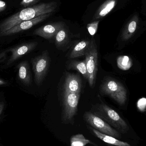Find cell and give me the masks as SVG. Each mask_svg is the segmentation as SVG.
Listing matches in <instances>:
<instances>
[{
  "label": "cell",
  "mask_w": 146,
  "mask_h": 146,
  "mask_svg": "<svg viewBox=\"0 0 146 146\" xmlns=\"http://www.w3.org/2000/svg\"><path fill=\"white\" fill-rule=\"evenodd\" d=\"M57 7L55 2L42 3L28 7L11 15L0 24V34L23 21L29 20L43 15L53 13Z\"/></svg>",
  "instance_id": "1"
},
{
  "label": "cell",
  "mask_w": 146,
  "mask_h": 146,
  "mask_svg": "<svg viewBox=\"0 0 146 146\" xmlns=\"http://www.w3.org/2000/svg\"><path fill=\"white\" fill-rule=\"evenodd\" d=\"M90 111L114 127L120 133H126L129 130L128 125L119 114L104 103L94 105Z\"/></svg>",
  "instance_id": "2"
},
{
  "label": "cell",
  "mask_w": 146,
  "mask_h": 146,
  "mask_svg": "<svg viewBox=\"0 0 146 146\" xmlns=\"http://www.w3.org/2000/svg\"><path fill=\"white\" fill-rule=\"evenodd\" d=\"M100 93L114 100L118 104L124 105L127 100V91L124 86L118 81L107 78L101 83Z\"/></svg>",
  "instance_id": "3"
},
{
  "label": "cell",
  "mask_w": 146,
  "mask_h": 146,
  "mask_svg": "<svg viewBox=\"0 0 146 146\" xmlns=\"http://www.w3.org/2000/svg\"><path fill=\"white\" fill-rule=\"evenodd\" d=\"M80 93L64 91L62 105L61 121L62 123L73 125L77 114Z\"/></svg>",
  "instance_id": "4"
},
{
  "label": "cell",
  "mask_w": 146,
  "mask_h": 146,
  "mask_svg": "<svg viewBox=\"0 0 146 146\" xmlns=\"http://www.w3.org/2000/svg\"><path fill=\"white\" fill-rule=\"evenodd\" d=\"M91 45L85 55V61L88 73V81L89 86H95L98 66V54L94 39L91 40Z\"/></svg>",
  "instance_id": "5"
},
{
  "label": "cell",
  "mask_w": 146,
  "mask_h": 146,
  "mask_svg": "<svg viewBox=\"0 0 146 146\" xmlns=\"http://www.w3.org/2000/svg\"><path fill=\"white\" fill-rule=\"evenodd\" d=\"M34 80L38 86H40L44 81L50 66V59L48 50L32 59Z\"/></svg>",
  "instance_id": "6"
},
{
  "label": "cell",
  "mask_w": 146,
  "mask_h": 146,
  "mask_svg": "<svg viewBox=\"0 0 146 146\" xmlns=\"http://www.w3.org/2000/svg\"><path fill=\"white\" fill-rule=\"evenodd\" d=\"M83 118L90 127L98 132L117 139L121 138V135L120 132L91 111H86L83 115Z\"/></svg>",
  "instance_id": "7"
},
{
  "label": "cell",
  "mask_w": 146,
  "mask_h": 146,
  "mask_svg": "<svg viewBox=\"0 0 146 146\" xmlns=\"http://www.w3.org/2000/svg\"><path fill=\"white\" fill-rule=\"evenodd\" d=\"M52 13H53L46 14L43 15L38 16L36 18H34V19L23 21L20 24H18L17 25L12 27L9 30L1 33L0 36L13 35V34L20 32L22 31H25V30L30 29L35 25H37V24H38L48 19L52 15Z\"/></svg>",
  "instance_id": "8"
},
{
  "label": "cell",
  "mask_w": 146,
  "mask_h": 146,
  "mask_svg": "<svg viewBox=\"0 0 146 146\" xmlns=\"http://www.w3.org/2000/svg\"><path fill=\"white\" fill-rule=\"evenodd\" d=\"M64 27L65 24L62 22L50 23L36 29L33 34L42 37L46 39H50L54 37L58 31Z\"/></svg>",
  "instance_id": "9"
},
{
  "label": "cell",
  "mask_w": 146,
  "mask_h": 146,
  "mask_svg": "<svg viewBox=\"0 0 146 146\" xmlns=\"http://www.w3.org/2000/svg\"><path fill=\"white\" fill-rule=\"evenodd\" d=\"M66 73L64 91L80 93L82 83L81 78L79 75L70 73Z\"/></svg>",
  "instance_id": "10"
},
{
  "label": "cell",
  "mask_w": 146,
  "mask_h": 146,
  "mask_svg": "<svg viewBox=\"0 0 146 146\" xmlns=\"http://www.w3.org/2000/svg\"><path fill=\"white\" fill-rule=\"evenodd\" d=\"M37 45V42H31L23 44L10 50H9L12 53V55L8 62V64H11L20 57L30 53L34 50Z\"/></svg>",
  "instance_id": "11"
},
{
  "label": "cell",
  "mask_w": 146,
  "mask_h": 146,
  "mask_svg": "<svg viewBox=\"0 0 146 146\" xmlns=\"http://www.w3.org/2000/svg\"><path fill=\"white\" fill-rule=\"evenodd\" d=\"M91 42V40H83L76 43L72 47L68 53V58L74 59L83 56H85L90 47Z\"/></svg>",
  "instance_id": "12"
},
{
  "label": "cell",
  "mask_w": 146,
  "mask_h": 146,
  "mask_svg": "<svg viewBox=\"0 0 146 146\" xmlns=\"http://www.w3.org/2000/svg\"><path fill=\"white\" fill-rule=\"evenodd\" d=\"M89 129L96 137L105 143L115 146H132L127 142L121 141L115 137L102 133L91 127H90Z\"/></svg>",
  "instance_id": "13"
},
{
  "label": "cell",
  "mask_w": 146,
  "mask_h": 146,
  "mask_svg": "<svg viewBox=\"0 0 146 146\" xmlns=\"http://www.w3.org/2000/svg\"><path fill=\"white\" fill-rule=\"evenodd\" d=\"M19 76L20 80L27 86L31 85L32 82L31 75L30 66L27 61H24L19 64Z\"/></svg>",
  "instance_id": "14"
},
{
  "label": "cell",
  "mask_w": 146,
  "mask_h": 146,
  "mask_svg": "<svg viewBox=\"0 0 146 146\" xmlns=\"http://www.w3.org/2000/svg\"><path fill=\"white\" fill-rule=\"evenodd\" d=\"M117 0H107L97 10L94 19L98 20L106 16L115 7Z\"/></svg>",
  "instance_id": "15"
},
{
  "label": "cell",
  "mask_w": 146,
  "mask_h": 146,
  "mask_svg": "<svg viewBox=\"0 0 146 146\" xmlns=\"http://www.w3.org/2000/svg\"><path fill=\"white\" fill-rule=\"evenodd\" d=\"M66 68L68 70H76L80 73L83 77L88 80V73L85 60L82 61H68L67 62Z\"/></svg>",
  "instance_id": "16"
},
{
  "label": "cell",
  "mask_w": 146,
  "mask_h": 146,
  "mask_svg": "<svg viewBox=\"0 0 146 146\" xmlns=\"http://www.w3.org/2000/svg\"><path fill=\"white\" fill-rule=\"evenodd\" d=\"M54 38L56 46L60 49L63 48L68 44L69 42V35L65 27L58 31Z\"/></svg>",
  "instance_id": "17"
},
{
  "label": "cell",
  "mask_w": 146,
  "mask_h": 146,
  "mask_svg": "<svg viewBox=\"0 0 146 146\" xmlns=\"http://www.w3.org/2000/svg\"><path fill=\"white\" fill-rule=\"evenodd\" d=\"M138 17L133 18L127 25L122 34V39L127 41L130 39L136 31L138 25Z\"/></svg>",
  "instance_id": "18"
},
{
  "label": "cell",
  "mask_w": 146,
  "mask_h": 146,
  "mask_svg": "<svg viewBox=\"0 0 146 146\" xmlns=\"http://www.w3.org/2000/svg\"><path fill=\"white\" fill-rule=\"evenodd\" d=\"M88 144L94 145L91 141L86 139L82 134L73 135L70 139L71 146H86Z\"/></svg>",
  "instance_id": "19"
},
{
  "label": "cell",
  "mask_w": 146,
  "mask_h": 146,
  "mask_svg": "<svg viewBox=\"0 0 146 146\" xmlns=\"http://www.w3.org/2000/svg\"><path fill=\"white\" fill-rule=\"evenodd\" d=\"M117 65L122 70L127 71L133 66V60L127 56H121L117 58Z\"/></svg>",
  "instance_id": "20"
},
{
  "label": "cell",
  "mask_w": 146,
  "mask_h": 146,
  "mask_svg": "<svg viewBox=\"0 0 146 146\" xmlns=\"http://www.w3.org/2000/svg\"><path fill=\"white\" fill-rule=\"evenodd\" d=\"M99 23V21H95L88 25L87 28L89 34L91 36H94L95 33H97Z\"/></svg>",
  "instance_id": "21"
},
{
  "label": "cell",
  "mask_w": 146,
  "mask_h": 146,
  "mask_svg": "<svg viewBox=\"0 0 146 146\" xmlns=\"http://www.w3.org/2000/svg\"><path fill=\"white\" fill-rule=\"evenodd\" d=\"M137 107L139 110L141 112L146 111V98H142L138 100L137 103Z\"/></svg>",
  "instance_id": "22"
},
{
  "label": "cell",
  "mask_w": 146,
  "mask_h": 146,
  "mask_svg": "<svg viewBox=\"0 0 146 146\" xmlns=\"http://www.w3.org/2000/svg\"><path fill=\"white\" fill-rule=\"evenodd\" d=\"M40 0H22L20 3V5L25 7H28L30 6L34 5Z\"/></svg>",
  "instance_id": "23"
},
{
  "label": "cell",
  "mask_w": 146,
  "mask_h": 146,
  "mask_svg": "<svg viewBox=\"0 0 146 146\" xmlns=\"http://www.w3.org/2000/svg\"><path fill=\"white\" fill-rule=\"evenodd\" d=\"M7 4L4 1L0 0V13L4 11L7 8Z\"/></svg>",
  "instance_id": "24"
},
{
  "label": "cell",
  "mask_w": 146,
  "mask_h": 146,
  "mask_svg": "<svg viewBox=\"0 0 146 146\" xmlns=\"http://www.w3.org/2000/svg\"><path fill=\"white\" fill-rule=\"evenodd\" d=\"M4 106H5V103L3 101L0 102V115L1 114L4 109Z\"/></svg>",
  "instance_id": "25"
},
{
  "label": "cell",
  "mask_w": 146,
  "mask_h": 146,
  "mask_svg": "<svg viewBox=\"0 0 146 146\" xmlns=\"http://www.w3.org/2000/svg\"><path fill=\"white\" fill-rule=\"evenodd\" d=\"M6 84V82L3 80L0 79V85H5Z\"/></svg>",
  "instance_id": "26"
}]
</instances>
